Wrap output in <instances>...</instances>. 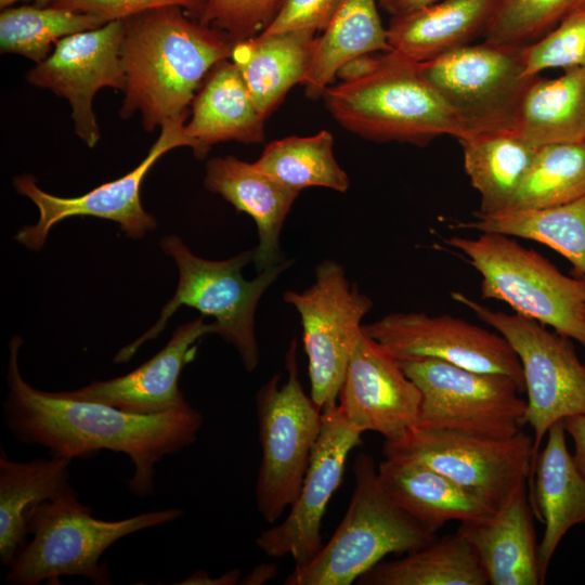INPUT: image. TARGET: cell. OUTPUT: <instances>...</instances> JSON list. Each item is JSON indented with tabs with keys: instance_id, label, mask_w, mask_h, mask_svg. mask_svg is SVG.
Wrapping results in <instances>:
<instances>
[{
	"instance_id": "obj_7",
	"label": "cell",
	"mask_w": 585,
	"mask_h": 585,
	"mask_svg": "<svg viewBox=\"0 0 585 585\" xmlns=\"http://www.w3.org/2000/svg\"><path fill=\"white\" fill-rule=\"evenodd\" d=\"M445 244L460 251L481 276V298L506 302L585 349V280L562 274L538 252L511 236L481 233L452 236Z\"/></svg>"
},
{
	"instance_id": "obj_30",
	"label": "cell",
	"mask_w": 585,
	"mask_h": 585,
	"mask_svg": "<svg viewBox=\"0 0 585 585\" xmlns=\"http://www.w3.org/2000/svg\"><path fill=\"white\" fill-rule=\"evenodd\" d=\"M389 52L378 0H339L322 35L316 38L303 80L306 94L320 98L338 69L354 56Z\"/></svg>"
},
{
	"instance_id": "obj_3",
	"label": "cell",
	"mask_w": 585,
	"mask_h": 585,
	"mask_svg": "<svg viewBox=\"0 0 585 585\" xmlns=\"http://www.w3.org/2000/svg\"><path fill=\"white\" fill-rule=\"evenodd\" d=\"M179 508L138 514L121 520H102L78 499L72 486L43 502L30 514V542L20 551L4 577L12 585L60 584L62 576H83L94 584H110L101 557L115 542L132 533L177 520Z\"/></svg>"
},
{
	"instance_id": "obj_12",
	"label": "cell",
	"mask_w": 585,
	"mask_h": 585,
	"mask_svg": "<svg viewBox=\"0 0 585 585\" xmlns=\"http://www.w3.org/2000/svg\"><path fill=\"white\" fill-rule=\"evenodd\" d=\"M300 316L308 356L310 396L318 408L335 404L352 353L363 336V317L373 301L351 285L342 265L326 259L315 268L314 283L283 295Z\"/></svg>"
},
{
	"instance_id": "obj_18",
	"label": "cell",
	"mask_w": 585,
	"mask_h": 585,
	"mask_svg": "<svg viewBox=\"0 0 585 585\" xmlns=\"http://www.w3.org/2000/svg\"><path fill=\"white\" fill-rule=\"evenodd\" d=\"M337 403L359 431H374L389 440L417 422L421 393L399 361L364 333L349 361Z\"/></svg>"
},
{
	"instance_id": "obj_15",
	"label": "cell",
	"mask_w": 585,
	"mask_h": 585,
	"mask_svg": "<svg viewBox=\"0 0 585 585\" xmlns=\"http://www.w3.org/2000/svg\"><path fill=\"white\" fill-rule=\"evenodd\" d=\"M362 434L348 421L338 403L322 410L321 431L300 493L286 518L256 538L262 552L271 558L290 556L295 567L316 556L323 547V516L342 481L350 452L362 443Z\"/></svg>"
},
{
	"instance_id": "obj_44",
	"label": "cell",
	"mask_w": 585,
	"mask_h": 585,
	"mask_svg": "<svg viewBox=\"0 0 585 585\" xmlns=\"http://www.w3.org/2000/svg\"><path fill=\"white\" fill-rule=\"evenodd\" d=\"M440 0H378V4L391 16L406 14L433 4Z\"/></svg>"
},
{
	"instance_id": "obj_8",
	"label": "cell",
	"mask_w": 585,
	"mask_h": 585,
	"mask_svg": "<svg viewBox=\"0 0 585 585\" xmlns=\"http://www.w3.org/2000/svg\"><path fill=\"white\" fill-rule=\"evenodd\" d=\"M286 381L274 375L256 394L261 461L256 482V505L273 524L296 502L322 426V410L298 377L297 342L286 352Z\"/></svg>"
},
{
	"instance_id": "obj_20",
	"label": "cell",
	"mask_w": 585,
	"mask_h": 585,
	"mask_svg": "<svg viewBox=\"0 0 585 585\" xmlns=\"http://www.w3.org/2000/svg\"><path fill=\"white\" fill-rule=\"evenodd\" d=\"M533 505L526 484L490 516L456 531L474 550L491 585H542Z\"/></svg>"
},
{
	"instance_id": "obj_16",
	"label": "cell",
	"mask_w": 585,
	"mask_h": 585,
	"mask_svg": "<svg viewBox=\"0 0 585 585\" xmlns=\"http://www.w3.org/2000/svg\"><path fill=\"white\" fill-rule=\"evenodd\" d=\"M363 332L398 361L435 359L464 368L503 374L525 391L520 361L500 335L451 315L391 313Z\"/></svg>"
},
{
	"instance_id": "obj_37",
	"label": "cell",
	"mask_w": 585,
	"mask_h": 585,
	"mask_svg": "<svg viewBox=\"0 0 585 585\" xmlns=\"http://www.w3.org/2000/svg\"><path fill=\"white\" fill-rule=\"evenodd\" d=\"M524 76L549 68H585V10L575 13L523 49Z\"/></svg>"
},
{
	"instance_id": "obj_45",
	"label": "cell",
	"mask_w": 585,
	"mask_h": 585,
	"mask_svg": "<svg viewBox=\"0 0 585 585\" xmlns=\"http://www.w3.org/2000/svg\"><path fill=\"white\" fill-rule=\"evenodd\" d=\"M277 574V568L273 563H261L244 578L240 580L239 584L245 585H260L263 584L273 577H275Z\"/></svg>"
},
{
	"instance_id": "obj_14",
	"label": "cell",
	"mask_w": 585,
	"mask_h": 585,
	"mask_svg": "<svg viewBox=\"0 0 585 585\" xmlns=\"http://www.w3.org/2000/svg\"><path fill=\"white\" fill-rule=\"evenodd\" d=\"M185 116L167 120L146 157L129 173L104 183L77 197H60L41 190L34 177L23 174L14 180L16 191L28 197L39 209V219L34 225L22 227L15 240L32 250L44 245L51 227L70 217H96L115 221L131 238H142L156 227V220L141 204L140 187L153 165L167 152L180 146L194 148L185 134Z\"/></svg>"
},
{
	"instance_id": "obj_40",
	"label": "cell",
	"mask_w": 585,
	"mask_h": 585,
	"mask_svg": "<svg viewBox=\"0 0 585 585\" xmlns=\"http://www.w3.org/2000/svg\"><path fill=\"white\" fill-rule=\"evenodd\" d=\"M202 3L203 0H52L51 5L93 14L110 22L164 6H180L197 13Z\"/></svg>"
},
{
	"instance_id": "obj_34",
	"label": "cell",
	"mask_w": 585,
	"mask_h": 585,
	"mask_svg": "<svg viewBox=\"0 0 585 585\" xmlns=\"http://www.w3.org/2000/svg\"><path fill=\"white\" fill-rule=\"evenodd\" d=\"M105 23L96 15L54 5L8 6L0 14L1 52L21 54L39 64L62 38Z\"/></svg>"
},
{
	"instance_id": "obj_35",
	"label": "cell",
	"mask_w": 585,
	"mask_h": 585,
	"mask_svg": "<svg viewBox=\"0 0 585 585\" xmlns=\"http://www.w3.org/2000/svg\"><path fill=\"white\" fill-rule=\"evenodd\" d=\"M584 195L585 140L548 144L538 147L507 210L554 207Z\"/></svg>"
},
{
	"instance_id": "obj_27",
	"label": "cell",
	"mask_w": 585,
	"mask_h": 585,
	"mask_svg": "<svg viewBox=\"0 0 585 585\" xmlns=\"http://www.w3.org/2000/svg\"><path fill=\"white\" fill-rule=\"evenodd\" d=\"M70 460L52 456L30 461L0 456V562L10 567L26 546L31 511L68 489Z\"/></svg>"
},
{
	"instance_id": "obj_9",
	"label": "cell",
	"mask_w": 585,
	"mask_h": 585,
	"mask_svg": "<svg viewBox=\"0 0 585 585\" xmlns=\"http://www.w3.org/2000/svg\"><path fill=\"white\" fill-rule=\"evenodd\" d=\"M451 296L500 334L517 354L528 393L525 424L533 430L535 460L555 422L585 415V364L569 338L548 330L540 322L518 313L494 311L460 291Z\"/></svg>"
},
{
	"instance_id": "obj_26",
	"label": "cell",
	"mask_w": 585,
	"mask_h": 585,
	"mask_svg": "<svg viewBox=\"0 0 585 585\" xmlns=\"http://www.w3.org/2000/svg\"><path fill=\"white\" fill-rule=\"evenodd\" d=\"M310 30L258 34L234 42L231 62L238 68L258 112L266 118L288 90L303 82L315 46Z\"/></svg>"
},
{
	"instance_id": "obj_2",
	"label": "cell",
	"mask_w": 585,
	"mask_h": 585,
	"mask_svg": "<svg viewBox=\"0 0 585 585\" xmlns=\"http://www.w3.org/2000/svg\"><path fill=\"white\" fill-rule=\"evenodd\" d=\"M123 25L120 117L139 112L147 131L185 116L205 75L231 57L234 44L225 34L187 18L180 6L148 10Z\"/></svg>"
},
{
	"instance_id": "obj_39",
	"label": "cell",
	"mask_w": 585,
	"mask_h": 585,
	"mask_svg": "<svg viewBox=\"0 0 585 585\" xmlns=\"http://www.w3.org/2000/svg\"><path fill=\"white\" fill-rule=\"evenodd\" d=\"M339 0H282L262 34L273 35L287 31H323Z\"/></svg>"
},
{
	"instance_id": "obj_4",
	"label": "cell",
	"mask_w": 585,
	"mask_h": 585,
	"mask_svg": "<svg viewBox=\"0 0 585 585\" xmlns=\"http://www.w3.org/2000/svg\"><path fill=\"white\" fill-rule=\"evenodd\" d=\"M324 99L333 117L363 138L424 145L441 135L458 140L467 127L421 75L418 63L385 52L368 77L328 87Z\"/></svg>"
},
{
	"instance_id": "obj_6",
	"label": "cell",
	"mask_w": 585,
	"mask_h": 585,
	"mask_svg": "<svg viewBox=\"0 0 585 585\" xmlns=\"http://www.w3.org/2000/svg\"><path fill=\"white\" fill-rule=\"evenodd\" d=\"M355 486L341 522L308 563L295 567L285 585H350L390 554H407L435 540L387 494L374 458L359 453Z\"/></svg>"
},
{
	"instance_id": "obj_13",
	"label": "cell",
	"mask_w": 585,
	"mask_h": 585,
	"mask_svg": "<svg viewBox=\"0 0 585 585\" xmlns=\"http://www.w3.org/2000/svg\"><path fill=\"white\" fill-rule=\"evenodd\" d=\"M524 47L469 43L418 63V67L463 120L467 135L512 128L521 96L533 78L524 76Z\"/></svg>"
},
{
	"instance_id": "obj_36",
	"label": "cell",
	"mask_w": 585,
	"mask_h": 585,
	"mask_svg": "<svg viewBox=\"0 0 585 585\" xmlns=\"http://www.w3.org/2000/svg\"><path fill=\"white\" fill-rule=\"evenodd\" d=\"M584 10L585 0H493L484 41L528 46Z\"/></svg>"
},
{
	"instance_id": "obj_23",
	"label": "cell",
	"mask_w": 585,
	"mask_h": 585,
	"mask_svg": "<svg viewBox=\"0 0 585 585\" xmlns=\"http://www.w3.org/2000/svg\"><path fill=\"white\" fill-rule=\"evenodd\" d=\"M377 472L393 502L432 534L450 521L479 520L495 510L444 474L413 459L385 457Z\"/></svg>"
},
{
	"instance_id": "obj_1",
	"label": "cell",
	"mask_w": 585,
	"mask_h": 585,
	"mask_svg": "<svg viewBox=\"0 0 585 585\" xmlns=\"http://www.w3.org/2000/svg\"><path fill=\"white\" fill-rule=\"evenodd\" d=\"M22 338L9 346L4 424L21 443L40 445L51 456L88 458L100 451L122 453L134 471L128 486L138 497L154 493L156 465L193 444L204 417L192 405L161 414L139 415L117 407L39 390L22 376Z\"/></svg>"
},
{
	"instance_id": "obj_24",
	"label": "cell",
	"mask_w": 585,
	"mask_h": 585,
	"mask_svg": "<svg viewBox=\"0 0 585 585\" xmlns=\"http://www.w3.org/2000/svg\"><path fill=\"white\" fill-rule=\"evenodd\" d=\"M264 120L238 68L225 60L210 70L194 96L192 117L184 125V131L194 143V154L203 158L209 147L219 142H262Z\"/></svg>"
},
{
	"instance_id": "obj_33",
	"label": "cell",
	"mask_w": 585,
	"mask_h": 585,
	"mask_svg": "<svg viewBox=\"0 0 585 585\" xmlns=\"http://www.w3.org/2000/svg\"><path fill=\"white\" fill-rule=\"evenodd\" d=\"M255 166L286 187L300 192L311 186L346 192L350 181L334 154L327 130L310 136H288L271 142Z\"/></svg>"
},
{
	"instance_id": "obj_46",
	"label": "cell",
	"mask_w": 585,
	"mask_h": 585,
	"mask_svg": "<svg viewBox=\"0 0 585 585\" xmlns=\"http://www.w3.org/2000/svg\"><path fill=\"white\" fill-rule=\"evenodd\" d=\"M18 1H28V0H0V6L1 9L11 6L12 4L18 2ZM37 5L46 6L48 4H51L52 0H31Z\"/></svg>"
},
{
	"instance_id": "obj_41",
	"label": "cell",
	"mask_w": 585,
	"mask_h": 585,
	"mask_svg": "<svg viewBox=\"0 0 585 585\" xmlns=\"http://www.w3.org/2000/svg\"><path fill=\"white\" fill-rule=\"evenodd\" d=\"M384 63L382 55L366 53L358 55L346 62L337 72L336 76L341 82H353L364 79L375 73Z\"/></svg>"
},
{
	"instance_id": "obj_47",
	"label": "cell",
	"mask_w": 585,
	"mask_h": 585,
	"mask_svg": "<svg viewBox=\"0 0 585 585\" xmlns=\"http://www.w3.org/2000/svg\"><path fill=\"white\" fill-rule=\"evenodd\" d=\"M584 364H585V362H584Z\"/></svg>"
},
{
	"instance_id": "obj_22",
	"label": "cell",
	"mask_w": 585,
	"mask_h": 585,
	"mask_svg": "<svg viewBox=\"0 0 585 585\" xmlns=\"http://www.w3.org/2000/svg\"><path fill=\"white\" fill-rule=\"evenodd\" d=\"M566 433L562 420L549 428L545 446L538 451L531 474L534 477L533 509L544 524L538 543V564L544 584L560 541L572 526L585 524V478L568 450Z\"/></svg>"
},
{
	"instance_id": "obj_31",
	"label": "cell",
	"mask_w": 585,
	"mask_h": 585,
	"mask_svg": "<svg viewBox=\"0 0 585 585\" xmlns=\"http://www.w3.org/2000/svg\"><path fill=\"white\" fill-rule=\"evenodd\" d=\"M480 233H499L538 242L562 255L576 277L585 280V195L567 204L507 210L492 214L477 211L473 219L452 224Z\"/></svg>"
},
{
	"instance_id": "obj_38",
	"label": "cell",
	"mask_w": 585,
	"mask_h": 585,
	"mask_svg": "<svg viewBox=\"0 0 585 585\" xmlns=\"http://www.w3.org/2000/svg\"><path fill=\"white\" fill-rule=\"evenodd\" d=\"M282 0H203L199 23L225 34L233 42L253 37L269 25Z\"/></svg>"
},
{
	"instance_id": "obj_10",
	"label": "cell",
	"mask_w": 585,
	"mask_h": 585,
	"mask_svg": "<svg viewBox=\"0 0 585 585\" xmlns=\"http://www.w3.org/2000/svg\"><path fill=\"white\" fill-rule=\"evenodd\" d=\"M382 451L427 465L494 509L526 484L534 464L533 435L523 430L492 438L414 425L385 440Z\"/></svg>"
},
{
	"instance_id": "obj_19",
	"label": "cell",
	"mask_w": 585,
	"mask_h": 585,
	"mask_svg": "<svg viewBox=\"0 0 585 585\" xmlns=\"http://www.w3.org/2000/svg\"><path fill=\"white\" fill-rule=\"evenodd\" d=\"M214 323L203 317L179 326L167 344L134 370L108 380H95L63 395L96 402L121 411L154 415L186 408L191 404L179 388L182 369L195 358L196 341L214 334Z\"/></svg>"
},
{
	"instance_id": "obj_21",
	"label": "cell",
	"mask_w": 585,
	"mask_h": 585,
	"mask_svg": "<svg viewBox=\"0 0 585 585\" xmlns=\"http://www.w3.org/2000/svg\"><path fill=\"white\" fill-rule=\"evenodd\" d=\"M204 185L253 219L258 231L253 262L258 273L285 261L280 234L298 192L281 184L253 162L233 156L210 159Z\"/></svg>"
},
{
	"instance_id": "obj_11",
	"label": "cell",
	"mask_w": 585,
	"mask_h": 585,
	"mask_svg": "<svg viewBox=\"0 0 585 585\" xmlns=\"http://www.w3.org/2000/svg\"><path fill=\"white\" fill-rule=\"evenodd\" d=\"M421 393L416 426L508 438L525 424L520 385L503 374L477 372L435 359L399 361Z\"/></svg>"
},
{
	"instance_id": "obj_29",
	"label": "cell",
	"mask_w": 585,
	"mask_h": 585,
	"mask_svg": "<svg viewBox=\"0 0 585 585\" xmlns=\"http://www.w3.org/2000/svg\"><path fill=\"white\" fill-rule=\"evenodd\" d=\"M512 129L535 146L585 140V68L558 78L534 76L519 102Z\"/></svg>"
},
{
	"instance_id": "obj_17",
	"label": "cell",
	"mask_w": 585,
	"mask_h": 585,
	"mask_svg": "<svg viewBox=\"0 0 585 585\" xmlns=\"http://www.w3.org/2000/svg\"><path fill=\"white\" fill-rule=\"evenodd\" d=\"M123 35V20H116L66 36L27 74L28 82L68 100L76 134L89 147L100 140L92 108L94 94L104 87L125 89Z\"/></svg>"
},
{
	"instance_id": "obj_5",
	"label": "cell",
	"mask_w": 585,
	"mask_h": 585,
	"mask_svg": "<svg viewBox=\"0 0 585 585\" xmlns=\"http://www.w3.org/2000/svg\"><path fill=\"white\" fill-rule=\"evenodd\" d=\"M161 249L171 256L179 270L174 296L164 307L153 327L118 351L114 363L128 362L146 341L156 338L168 320L181 306L198 310L216 318L214 334L237 350L245 369L253 372L260 362L255 334L257 306L265 290L280 274L291 265L290 260L269 266L253 280L242 274L245 265L253 261L255 249L245 250L225 260H207L194 255L178 236L160 240Z\"/></svg>"
},
{
	"instance_id": "obj_32",
	"label": "cell",
	"mask_w": 585,
	"mask_h": 585,
	"mask_svg": "<svg viewBox=\"0 0 585 585\" xmlns=\"http://www.w3.org/2000/svg\"><path fill=\"white\" fill-rule=\"evenodd\" d=\"M359 585H486L470 544L457 532L434 540L405 556L380 561L355 582Z\"/></svg>"
},
{
	"instance_id": "obj_25",
	"label": "cell",
	"mask_w": 585,
	"mask_h": 585,
	"mask_svg": "<svg viewBox=\"0 0 585 585\" xmlns=\"http://www.w3.org/2000/svg\"><path fill=\"white\" fill-rule=\"evenodd\" d=\"M492 8L493 0H440L392 16L387 28L389 52L424 63L469 44L483 35Z\"/></svg>"
},
{
	"instance_id": "obj_42",
	"label": "cell",
	"mask_w": 585,
	"mask_h": 585,
	"mask_svg": "<svg viewBox=\"0 0 585 585\" xmlns=\"http://www.w3.org/2000/svg\"><path fill=\"white\" fill-rule=\"evenodd\" d=\"M562 422L574 443L573 459L585 478V415L567 417Z\"/></svg>"
},
{
	"instance_id": "obj_43",
	"label": "cell",
	"mask_w": 585,
	"mask_h": 585,
	"mask_svg": "<svg viewBox=\"0 0 585 585\" xmlns=\"http://www.w3.org/2000/svg\"><path fill=\"white\" fill-rule=\"evenodd\" d=\"M240 582V570L234 569L216 578L209 577L206 571H197L179 582L181 585H235Z\"/></svg>"
},
{
	"instance_id": "obj_28",
	"label": "cell",
	"mask_w": 585,
	"mask_h": 585,
	"mask_svg": "<svg viewBox=\"0 0 585 585\" xmlns=\"http://www.w3.org/2000/svg\"><path fill=\"white\" fill-rule=\"evenodd\" d=\"M459 142L465 172L480 195L479 212L492 214L507 210L538 146L512 128L471 133Z\"/></svg>"
}]
</instances>
